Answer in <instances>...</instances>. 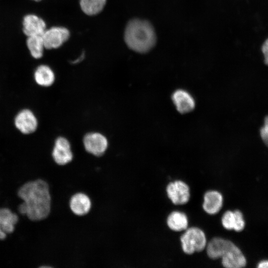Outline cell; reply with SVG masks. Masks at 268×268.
<instances>
[{"mask_svg": "<svg viewBox=\"0 0 268 268\" xmlns=\"http://www.w3.org/2000/svg\"><path fill=\"white\" fill-rule=\"evenodd\" d=\"M17 195L23 201L18 210L30 220H42L50 213L52 198L45 181L39 179L25 183L18 189Z\"/></svg>", "mask_w": 268, "mask_h": 268, "instance_id": "1", "label": "cell"}, {"mask_svg": "<svg viewBox=\"0 0 268 268\" xmlns=\"http://www.w3.org/2000/svg\"><path fill=\"white\" fill-rule=\"evenodd\" d=\"M124 40L131 50L138 53L150 50L156 42V35L152 25L147 21L132 19L125 28Z\"/></svg>", "mask_w": 268, "mask_h": 268, "instance_id": "2", "label": "cell"}, {"mask_svg": "<svg viewBox=\"0 0 268 268\" xmlns=\"http://www.w3.org/2000/svg\"><path fill=\"white\" fill-rule=\"evenodd\" d=\"M208 256L212 259H222V264L226 268H241L247 264L246 259L241 250L232 242L215 237L206 245Z\"/></svg>", "mask_w": 268, "mask_h": 268, "instance_id": "3", "label": "cell"}, {"mask_svg": "<svg viewBox=\"0 0 268 268\" xmlns=\"http://www.w3.org/2000/svg\"><path fill=\"white\" fill-rule=\"evenodd\" d=\"M182 249L186 254L191 255L202 251L206 246L204 233L197 227L186 229L180 238Z\"/></svg>", "mask_w": 268, "mask_h": 268, "instance_id": "4", "label": "cell"}, {"mask_svg": "<svg viewBox=\"0 0 268 268\" xmlns=\"http://www.w3.org/2000/svg\"><path fill=\"white\" fill-rule=\"evenodd\" d=\"M83 143L86 151L96 156L102 155L108 146V141L106 137L97 132L86 134L83 137Z\"/></svg>", "mask_w": 268, "mask_h": 268, "instance_id": "5", "label": "cell"}, {"mask_svg": "<svg viewBox=\"0 0 268 268\" xmlns=\"http://www.w3.org/2000/svg\"><path fill=\"white\" fill-rule=\"evenodd\" d=\"M45 48L56 49L61 47L69 38V30L64 27H53L46 29L42 35Z\"/></svg>", "mask_w": 268, "mask_h": 268, "instance_id": "6", "label": "cell"}, {"mask_svg": "<svg viewBox=\"0 0 268 268\" xmlns=\"http://www.w3.org/2000/svg\"><path fill=\"white\" fill-rule=\"evenodd\" d=\"M52 155L54 161L58 165H65L70 162L73 159V153L69 141L65 137H58Z\"/></svg>", "mask_w": 268, "mask_h": 268, "instance_id": "7", "label": "cell"}, {"mask_svg": "<svg viewBox=\"0 0 268 268\" xmlns=\"http://www.w3.org/2000/svg\"><path fill=\"white\" fill-rule=\"evenodd\" d=\"M166 191L168 198L175 204H184L189 200V187L182 181L170 183L167 186Z\"/></svg>", "mask_w": 268, "mask_h": 268, "instance_id": "8", "label": "cell"}, {"mask_svg": "<svg viewBox=\"0 0 268 268\" xmlns=\"http://www.w3.org/2000/svg\"><path fill=\"white\" fill-rule=\"evenodd\" d=\"M15 125L24 134H29L35 132L38 126L37 119L29 110L25 109L20 112L15 118Z\"/></svg>", "mask_w": 268, "mask_h": 268, "instance_id": "9", "label": "cell"}, {"mask_svg": "<svg viewBox=\"0 0 268 268\" xmlns=\"http://www.w3.org/2000/svg\"><path fill=\"white\" fill-rule=\"evenodd\" d=\"M17 214L8 208H0V240L4 239L7 234L11 233L18 221Z\"/></svg>", "mask_w": 268, "mask_h": 268, "instance_id": "10", "label": "cell"}, {"mask_svg": "<svg viewBox=\"0 0 268 268\" xmlns=\"http://www.w3.org/2000/svg\"><path fill=\"white\" fill-rule=\"evenodd\" d=\"M46 30L45 21L34 14L26 15L23 21V31L27 36H42Z\"/></svg>", "mask_w": 268, "mask_h": 268, "instance_id": "11", "label": "cell"}, {"mask_svg": "<svg viewBox=\"0 0 268 268\" xmlns=\"http://www.w3.org/2000/svg\"><path fill=\"white\" fill-rule=\"evenodd\" d=\"M173 102L178 111L184 114L191 112L195 107L193 97L188 91L183 89L175 91L172 95Z\"/></svg>", "mask_w": 268, "mask_h": 268, "instance_id": "12", "label": "cell"}, {"mask_svg": "<svg viewBox=\"0 0 268 268\" xmlns=\"http://www.w3.org/2000/svg\"><path fill=\"white\" fill-rule=\"evenodd\" d=\"M90 198L83 193H77L72 195L69 201V208L73 213L78 216L87 214L91 208Z\"/></svg>", "mask_w": 268, "mask_h": 268, "instance_id": "13", "label": "cell"}, {"mask_svg": "<svg viewBox=\"0 0 268 268\" xmlns=\"http://www.w3.org/2000/svg\"><path fill=\"white\" fill-rule=\"evenodd\" d=\"M202 207L204 211L209 214L217 213L221 209L223 204V197L218 192L209 191L203 197Z\"/></svg>", "mask_w": 268, "mask_h": 268, "instance_id": "14", "label": "cell"}, {"mask_svg": "<svg viewBox=\"0 0 268 268\" xmlns=\"http://www.w3.org/2000/svg\"><path fill=\"white\" fill-rule=\"evenodd\" d=\"M34 78L39 85L48 87L55 81V75L53 70L47 65H40L36 69Z\"/></svg>", "mask_w": 268, "mask_h": 268, "instance_id": "15", "label": "cell"}, {"mask_svg": "<svg viewBox=\"0 0 268 268\" xmlns=\"http://www.w3.org/2000/svg\"><path fill=\"white\" fill-rule=\"evenodd\" d=\"M167 223L171 230L175 231H181L187 229L188 220L187 216L184 213L175 211L168 215Z\"/></svg>", "mask_w": 268, "mask_h": 268, "instance_id": "16", "label": "cell"}, {"mask_svg": "<svg viewBox=\"0 0 268 268\" xmlns=\"http://www.w3.org/2000/svg\"><path fill=\"white\" fill-rule=\"evenodd\" d=\"M107 0H80V6L83 12L88 15H95L104 8Z\"/></svg>", "mask_w": 268, "mask_h": 268, "instance_id": "17", "label": "cell"}, {"mask_svg": "<svg viewBox=\"0 0 268 268\" xmlns=\"http://www.w3.org/2000/svg\"><path fill=\"white\" fill-rule=\"evenodd\" d=\"M26 44L28 49L33 58L40 59L42 57L45 46L42 36L28 37Z\"/></svg>", "mask_w": 268, "mask_h": 268, "instance_id": "18", "label": "cell"}, {"mask_svg": "<svg viewBox=\"0 0 268 268\" xmlns=\"http://www.w3.org/2000/svg\"><path fill=\"white\" fill-rule=\"evenodd\" d=\"M223 226L227 230H234L235 216L234 211L227 210L223 214L221 218Z\"/></svg>", "mask_w": 268, "mask_h": 268, "instance_id": "19", "label": "cell"}, {"mask_svg": "<svg viewBox=\"0 0 268 268\" xmlns=\"http://www.w3.org/2000/svg\"><path fill=\"white\" fill-rule=\"evenodd\" d=\"M235 216V223L234 230L237 232L242 231L245 226L243 215L239 210L234 211Z\"/></svg>", "mask_w": 268, "mask_h": 268, "instance_id": "20", "label": "cell"}, {"mask_svg": "<svg viewBox=\"0 0 268 268\" xmlns=\"http://www.w3.org/2000/svg\"><path fill=\"white\" fill-rule=\"evenodd\" d=\"M260 134L263 141L268 146V116L265 118L263 125L260 129Z\"/></svg>", "mask_w": 268, "mask_h": 268, "instance_id": "21", "label": "cell"}, {"mask_svg": "<svg viewBox=\"0 0 268 268\" xmlns=\"http://www.w3.org/2000/svg\"><path fill=\"white\" fill-rule=\"evenodd\" d=\"M262 51L264 56V62L268 66V39L264 43Z\"/></svg>", "mask_w": 268, "mask_h": 268, "instance_id": "22", "label": "cell"}, {"mask_svg": "<svg viewBox=\"0 0 268 268\" xmlns=\"http://www.w3.org/2000/svg\"><path fill=\"white\" fill-rule=\"evenodd\" d=\"M259 268H268V260H264L260 261L257 265Z\"/></svg>", "mask_w": 268, "mask_h": 268, "instance_id": "23", "label": "cell"}, {"mask_svg": "<svg viewBox=\"0 0 268 268\" xmlns=\"http://www.w3.org/2000/svg\"><path fill=\"white\" fill-rule=\"evenodd\" d=\"M78 58L76 59V60L72 61V63L74 64H76L77 63H78L80 62L81 61H82L84 58V53H82L80 57H78Z\"/></svg>", "mask_w": 268, "mask_h": 268, "instance_id": "24", "label": "cell"}, {"mask_svg": "<svg viewBox=\"0 0 268 268\" xmlns=\"http://www.w3.org/2000/svg\"><path fill=\"white\" fill-rule=\"evenodd\" d=\"M34 1H40L41 0H33Z\"/></svg>", "mask_w": 268, "mask_h": 268, "instance_id": "25", "label": "cell"}]
</instances>
